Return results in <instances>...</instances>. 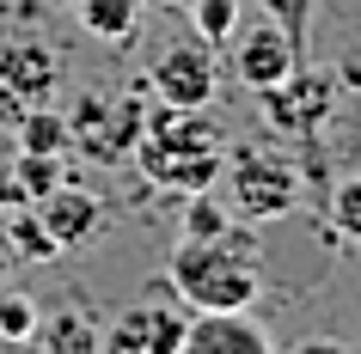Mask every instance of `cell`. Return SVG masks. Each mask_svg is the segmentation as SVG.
Returning <instances> with one entry per match:
<instances>
[{"instance_id": "1", "label": "cell", "mask_w": 361, "mask_h": 354, "mask_svg": "<svg viewBox=\"0 0 361 354\" xmlns=\"http://www.w3.org/2000/svg\"><path fill=\"white\" fill-rule=\"evenodd\" d=\"M135 165L153 189L166 196H196V189H214L221 165H227V141H221V122L209 110H178V104H159V110L141 122L135 134Z\"/></svg>"}, {"instance_id": "2", "label": "cell", "mask_w": 361, "mask_h": 354, "mask_svg": "<svg viewBox=\"0 0 361 354\" xmlns=\"http://www.w3.org/2000/svg\"><path fill=\"white\" fill-rule=\"evenodd\" d=\"M166 281L178 305L184 312H251V299H257V239H251V226L239 220L233 232L221 239H178L166 263Z\"/></svg>"}, {"instance_id": "3", "label": "cell", "mask_w": 361, "mask_h": 354, "mask_svg": "<svg viewBox=\"0 0 361 354\" xmlns=\"http://www.w3.org/2000/svg\"><path fill=\"white\" fill-rule=\"evenodd\" d=\"M221 184H227V208L245 226H269V220H282V214L300 208V171H294V159H282L269 147L227 153Z\"/></svg>"}, {"instance_id": "4", "label": "cell", "mask_w": 361, "mask_h": 354, "mask_svg": "<svg viewBox=\"0 0 361 354\" xmlns=\"http://www.w3.org/2000/svg\"><path fill=\"white\" fill-rule=\"evenodd\" d=\"M227 49H233V80H239L245 92H269V86H282V80L306 61V43L294 37L276 13H269V19L239 25V31L227 37Z\"/></svg>"}, {"instance_id": "5", "label": "cell", "mask_w": 361, "mask_h": 354, "mask_svg": "<svg viewBox=\"0 0 361 354\" xmlns=\"http://www.w3.org/2000/svg\"><path fill=\"white\" fill-rule=\"evenodd\" d=\"M337 74H324V68H294V74L282 80V86H269V92H257V104H264L269 129L294 134V141H312V134L337 116Z\"/></svg>"}, {"instance_id": "6", "label": "cell", "mask_w": 361, "mask_h": 354, "mask_svg": "<svg viewBox=\"0 0 361 354\" xmlns=\"http://www.w3.org/2000/svg\"><path fill=\"white\" fill-rule=\"evenodd\" d=\"M147 92L159 104H178V110H209L214 92H221V61H214V43L184 37L159 49V61L147 68Z\"/></svg>"}, {"instance_id": "7", "label": "cell", "mask_w": 361, "mask_h": 354, "mask_svg": "<svg viewBox=\"0 0 361 354\" xmlns=\"http://www.w3.org/2000/svg\"><path fill=\"white\" fill-rule=\"evenodd\" d=\"M61 80V61L49 43L37 37H19L0 49V104H13V110H31V104H43V98L56 92Z\"/></svg>"}, {"instance_id": "8", "label": "cell", "mask_w": 361, "mask_h": 354, "mask_svg": "<svg viewBox=\"0 0 361 354\" xmlns=\"http://www.w3.org/2000/svg\"><path fill=\"white\" fill-rule=\"evenodd\" d=\"M184 305H135L104 330V354H178L184 348Z\"/></svg>"}, {"instance_id": "9", "label": "cell", "mask_w": 361, "mask_h": 354, "mask_svg": "<svg viewBox=\"0 0 361 354\" xmlns=\"http://www.w3.org/2000/svg\"><path fill=\"white\" fill-rule=\"evenodd\" d=\"M37 220L49 226V239L61 244V251H80V244H92L98 232H104V196H92V189H80L61 177L49 196H37Z\"/></svg>"}, {"instance_id": "10", "label": "cell", "mask_w": 361, "mask_h": 354, "mask_svg": "<svg viewBox=\"0 0 361 354\" xmlns=\"http://www.w3.org/2000/svg\"><path fill=\"white\" fill-rule=\"evenodd\" d=\"M178 354H276V342L251 312H190Z\"/></svg>"}, {"instance_id": "11", "label": "cell", "mask_w": 361, "mask_h": 354, "mask_svg": "<svg viewBox=\"0 0 361 354\" xmlns=\"http://www.w3.org/2000/svg\"><path fill=\"white\" fill-rule=\"evenodd\" d=\"M31 348L37 354H104V330L86 312H43Z\"/></svg>"}, {"instance_id": "12", "label": "cell", "mask_w": 361, "mask_h": 354, "mask_svg": "<svg viewBox=\"0 0 361 354\" xmlns=\"http://www.w3.org/2000/svg\"><path fill=\"white\" fill-rule=\"evenodd\" d=\"M86 37L98 43H129L141 31V0H74Z\"/></svg>"}, {"instance_id": "13", "label": "cell", "mask_w": 361, "mask_h": 354, "mask_svg": "<svg viewBox=\"0 0 361 354\" xmlns=\"http://www.w3.org/2000/svg\"><path fill=\"white\" fill-rule=\"evenodd\" d=\"M0 232H6V257H25V263H49V257H61V244L49 239V226L37 220V208H31V202L13 208V214H0Z\"/></svg>"}, {"instance_id": "14", "label": "cell", "mask_w": 361, "mask_h": 354, "mask_svg": "<svg viewBox=\"0 0 361 354\" xmlns=\"http://www.w3.org/2000/svg\"><path fill=\"white\" fill-rule=\"evenodd\" d=\"M68 147H74V129H68V116L43 110V104L19 110V153H68Z\"/></svg>"}, {"instance_id": "15", "label": "cell", "mask_w": 361, "mask_h": 354, "mask_svg": "<svg viewBox=\"0 0 361 354\" xmlns=\"http://www.w3.org/2000/svg\"><path fill=\"white\" fill-rule=\"evenodd\" d=\"M233 226H239V214H233L221 196H209V189L184 196V232H190V239H221V232H233Z\"/></svg>"}, {"instance_id": "16", "label": "cell", "mask_w": 361, "mask_h": 354, "mask_svg": "<svg viewBox=\"0 0 361 354\" xmlns=\"http://www.w3.org/2000/svg\"><path fill=\"white\" fill-rule=\"evenodd\" d=\"M37 317H43V305H37L31 293H19V287H0V342L25 348V342L37 336Z\"/></svg>"}, {"instance_id": "17", "label": "cell", "mask_w": 361, "mask_h": 354, "mask_svg": "<svg viewBox=\"0 0 361 354\" xmlns=\"http://www.w3.org/2000/svg\"><path fill=\"white\" fill-rule=\"evenodd\" d=\"M184 13L196 19V37L214 43V49H227V37L239 31V0H190Z\"/></svg>"}, {"instance_id": "18", "label": "cell", "mask_w": 361, "mask_h": 354, "mask_svg": "<svg viewBox=\"0 0 361 354\" xmlns=\"http://www.w3.org/2000/svg\"><path fill=\"white\" fill-rule=\"evenodd\" d=\"M13 177H19L25 202H37V196H49V189H56L61 177H68V165H61V153H19Z\"/></svg>"}, {"instance_id": "19", "label": "cell", "mask_w": 361, "mask_h": 354, "mask_svg": "<svg viewBox=\"0 0 361 354\" xmlns=\"http://www.w3.org/2000/svg\"><path fill=\"white\" fill-rule=\"evenodd\" d=\"M331 226H337L343 239H355V244H361V177L337 184V196H331Z\"/></svg>"}, {"instance_id": "20", "label": "cell", "mask_w": 361, "mask_h": 354, "mask_svg": "<svg viewBox=\"0 0 361 354\" xmlns=\"http://www.w3.org/2000/svg\"><path fill=\"white\" fill-rule=\"evenodd\" d=\"M294 354H349V348H343V342H331V336H312V342H300Z\"/></svg>"}, {"instance_id": "21", "label": "cell", "mask_w": 361, "mask_h": 354, "mask_svg": "<svg viewBox=\"0 0 361 354\" xmlns=\"http://www.w3.org/2000/svg\"><path fill=\"white\" fill-rule=\"evenodd\" d=\"M0 275H6V244H0Z\"/></svg>"}, {"instance_id": "22", "label": "cell", "mask_w": 361, "mask_h": 354, "mask_svg": "<svg viewBox=\"0 0 361 354\" xmlns=\"http://www.w3.org/2000/svg\"><path fill=\"white\" fill-rule=\"evenodd\" d=\"M166 6H190V0H166Z\"/></svg>"}]
</instances>
